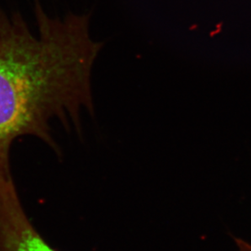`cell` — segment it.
<instances>
[{
    "mask_svg": "<svg viewBox=\"0 0 251 251\" xmlns=\"http://www.w3.org/2000/svg\"><path fill=\"white\" fill-rule=\"evenodd\" d=\"M39 35L18 13L0 8V175L10 176L17 138H39L61 154L51 122L74 125L82 136V113L94 116L91 76L101 44L90 39L86 17L49 18L35 5Z\"/></svg>",
    "mask_w": 251,
    "mask_h": 251,
    "instance_id": "cell-1",
    "label": "cell"
},
{
    "mask_svg": "<svg viewBox=\"0 0 251 251\" xmlns=\"http://www.w3.org/2000/svg\"><path fill=\"white\" fill-rule=\"evenodd\" d=\"M0 251H56L29 222L19 197H0Z\"/></svg>",
    "mask_w": 251,
    "mask_h": 251,
    "instance_id": "cell-2",
    "label": "cell"
},
{
    "mask_svg": "<svg viewBox=\"0 0 251 251\" xmlns=\"http://www.w3.org/2000/svg\"><path fill=\"white\" fill-rule=\"evenodd\" d=\"M234 242L237 251H251V243L250 242L241 238H234Z\"/></svg>",
    "mask_w": 251,
    "mask_h": 251,
    "instance_id": "cell-3",
    "label": "cell"
}]
</instances>
